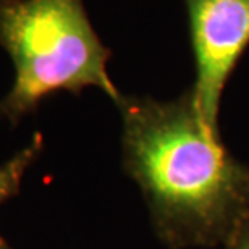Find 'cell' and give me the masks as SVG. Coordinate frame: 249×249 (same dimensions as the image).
I'll return each mask as SVG.
<instances>
[{"instance_id": "cell-2", "label": "cell", "mask_w": 249, "mask_h": 249, "mask_svg": "<svg viewBox=\"0 0 249 249\" xmlns=\"http://www.w3.org/2000/svg\"><path fill=\"white\" fill-rule=\"evenodd\" d=\"M0 46L15 65L0 120L17 123L60 91L97 88L120 101L107 70L110 51L94 31L83 0H0Z\"/></svg>"}, {"instance_id": "cell-5", "label": "cell", "mask_w": 249, "mask_h": 249, "mask_svg": "<svg viewBox=\"0 0 249 249\" xmlns=\"http://www.w3.org/2000/svg\"><path fill=\"white\" fill-rule=\"evenodd\" d=\"M225 249H249V218L238 228V231L230 238Z\"/></svg>"}, {"instance_id": "cell-4", "label": "cell", "mask_w": 249, "mask_h": 249, "mask_svg": "<svg viewBox=\"0 0 249 249\" xmlns=\"http://www.w3.org/2000/svg\"><path fill=\"white\" fill-rule=\"evenodd\" d=\"M42 151V136L36 133L28 146H24L21 151L10 159L5 165L0 167V204H3L7 199L17 196L21 181L29 165L36 160L37 156ZM0 249H12L7 241L0 235Z\"/></svg>"}, {"instance_id": "cell-1", "label": "cell", "mask_w": 249, "mask_h": 249, "mask_svg": "<svg viewBox=\"0 0 249 249\" xmlns=\"http://www.w3.org/2000/svg\"><path fill=\"white\" fill-rule=\"evenodd\" d=\"M123 167L172 249L225 246L249 218V167L202 120L193 89L172 101L124 96Z\"/></svg>"}, {"instance_id": "cell-3", "label": "cell", "mask_w": 249, "mask_h": 249, "mask_svg": "<svg viewBox=\"0 0 249 249\" xmlns=\"http://www.w3.org/2000/svg\"><path fill=\"white\" fill-rule=\"evenodd\" d=\"M196 67L191 86L204 123L218 131L222 94L249 46V0H183Z\"/></svg>"}]
</instances>
